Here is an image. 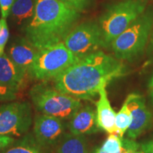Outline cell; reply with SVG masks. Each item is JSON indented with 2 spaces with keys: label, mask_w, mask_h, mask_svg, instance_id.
I'll use <instances>...</instances> for the list:
<instances>
[{
  "label": "cell",
  "mask_w": 153,
  "mask_h": 153,
  "mask_svg": "<svg viewBox=\"0 0 153 153\" xmlns=\"http://www.w3.org/2000/svg\"><path fill=\"white\" fill-rule=\"evenodd\" d=\"M49 148L42 146L32 134H25L0 153H50Z\"/></svg>",
  "instance_id": "cell-15"
},
{
  "label": "cell",
  "mask_w": 153,
  "mask_h": 153,
  "mask_svg": "<svg viewBox=\"0 0 153 153\" xmlns=\"http://www.w3.org/2000/svg\"><path fill=\"white\" fill-rule=\"evenodd\" d=\"M18 89L6 87L0 84V102H8L14 101L17 98Z\"/></svg>",
  "instance_id": "cell-20"
},
{
  "label": "cell",
  "mask_w": 153,
  "mask_h": 153,
  "mask_svg": "<svg viewBox=\"0 0 153 153\" xmlns=\"http://www.w3.org/2000/svg\"><path fill=\"white\" fill-rule=\"evenodd\" d=\"M65 131V125L60 118L41 114L34 119L33 135L39 144L50 148L60 142Z\"/></svg>",
  "instance_id": "cell-10"
},
{
  "label": "cell",
  "mask_w": 153,
  "mask_h": 153,
  "mask_svg": "<svg viewBox=\"0 0 153 153\" xmlns=\"http://www.w3.org/2000/svg\"><path fill=\"white\" fill-rule=\"evenodd\" d=\"M124 103L132 115L131 123L126 132L127 136L135 140L152 125V113L147 107L144 97L140 94H130Z\"/></svg>",
  "instance_id": "cell-9"
},
{
  "label": "cell",
  "mask_w": 153,
  "mask_h": 153,
  "mask_svg": "<svg viewBox=\"0 0 153 153\" xmlns=\"http://www.w3.org/2000/svg\"><path fill=\"white\" fill-rule=\"evenodd\" d=\"M140 147L144 153H153V139L143 143Z\"/></svg>",
  "instance_id": "cell-26"
},
{
  "label": "cell",
  "mask_w": 153,
  "mask_h": 153,
  "mask_svg": "<svg viewBox=\"0 0 153 153\" xmlns=\"http://www.w3.org/2000/svg\"><path fill=\"white\" fill-rule=\"evenodd\" d=\"M37 0H15L11 7L10 15L16 25L28 24L35 11Z\"/></svg>",
  "instance_id": "cell-16"
},
{
  "label": "cell",
  "mask_w": 153,
  "mask_h": 153,
  "mask_svg": "<svg viewBox=\"0 0 153 153\" xmlns=\"http://www.w3.org/2000/svg\"><path fill=\"white\" fill-rule=\"evenodd\" d=\"M33 123L28 101H8L0 106V135L22 137Z\"/></svg>",
  "instance_id": "cell-7"
},
{
  "label": "cell",
  "mask_w": 153,
  "mask_h": 153,
  "mask_svg": "<svg viewBox=\"0 0 153 153\" xmlns=\"http://www.w3.org/2000/svg\"><path fill=\"white\" fill-rule=\"evenodd\" d=\"M150 53H152L153 55V30L151 32V36H150Z\"/></svg>",
  "instance_id": "cell-27"
},
{
  "label": "cell",
  "mask_w": 153,
  "mask_h": 153,
  "mask_svg": "<svg viewBox=\"0 0 153 153\" xmlns=\"http://www.w3.org/2000/svg\"><path fill=\"white\" fill-rule=\"evenodd\" d=\"M15 0H0V11L1 18L7 19Z\"/></svg>",
  "instance_id": "cell-24"
},
{
  "label": "cell",
  "mask_w": 153,
  "mask_h": 153,
  "mask_svg": "<svg viewBox=\"0 0 153 153\" xmlns=\"http://www.w3.org/2000/svg\"><path fill=\"white\" fill-rule=\"evenodd\" d=\"M57 145V153H88L87 141L84 135L65 134Z\"/></svg>",
  "instance_id": "cell-17"
},
{
  "label": "cell",
  "mask_w": 153,
  "mask_h": 153,
  "mask_svg": "<svg viewBox=\"0 0 153 153\" xmlns=\"http://www.w3.org/2000/svg\"><path fill=\"white\" fill-rule=\"evenodd\" d=\"M153 27V11H147L135 19L111 44L119 60L133 61L143 54Z\"/></svg>",
  "instance_id": "cell-3"
},
{
  "label": "cell",
  "mask_w": 153,
  "mask_h": 153,
  "mask_svg": "<svg viewBox=\"0 0 153 153\" xmlns=\"http://www.w3.org/2000/svg\"><path fill=\"white\" fill-rule=\"evenodd\" d=\"M79 12L83 11L89 6V0H60Z\"/></svg>",
  "instance_id": "cell-22"
},
{
  "label": "cell",
  "mask_w": 153,
  "mask_h": 153,
  "mask_svg": "<svg viewBox=\"0 0 153 153\" xmlns=\"http://www.w3.org/2000/svg\"><path fill=\"white\" fill-rule=\"evenodd\" d=\"M68 128L70 133L77 135L97 133L101 129L97 123V112L91 106H82L70 118Z\"/></svg>",
  "instance_id": "cell-11"
},
{
  "label": "cell",
  "mask_w": 153,
  "mask_h": 153,
  "mask_svg": "<svg viewBox=\"0 0 153 153\" xmlns=\"http://www.w3.org/2000/svg\"><path fill=\"white\" fill-rule=\"evenodd\" d=\"M137 153H144V152H143V151H142V150H141V149H140V150L138 151V152H137Z\"/></svg>",
  "instance_id": "cell-33"
},
{
  "label": "cell",
  "mask_w": 153,
  "mask_h": 153,
  "mask_svg": "<svg viewBox=\"0 0 153 153\" xmlns=\"http://www.w3.org/2000/svg\"><path fill=\"white\" fill-rule=\"evenodd\" d=\"M121 152H122V151H121V152H118V153H121ZM94 153H107V152H104V151H103V150H101L100 148H97V150H95Z\"/></svg>",
  "instance_id": "cell-29"
},
{
  "label": "cell",
  "mask_w": 153,
  "mask_h": 153,
  "mask_svg": "<svg viewBox=\"0 0 153 153\" xmlns=\"http://www.w3.org/2000/svg\"><path fill=\"white\" fill-rule=\"evenodd\" d=\"M150 96L151 102H152V106H153V89H152V90H151V91H150Z\"/></svg>",
  "instance_id": "cell-30"
},
{
  "label": "cell",
  "mask_w": 153,
  "mask_h": 153,
  "mask_svg": "<svg viewBox=\"0 0 153 153\" xmlns=\"http://www.w3.org/2000/svg\"><path fill=\"white\" fill-rule=\"evenodd\" d=\"M148 87L150 88V89H153V74H152V77L150 78V81H149V83H148Z\"/></svg>",
  "instance_id": "cell-28"
},
{
  "label": "cell",
  "mask_w": 153,
  "mask_h": 153,
  "mask_svg": "<svg viewBox=\"0 0 153 153\" xmlns=\"http://www.w3.org/2000/svg\"><path fill=\"white\" fill-rule=\"evenodd\" d=\"M2 19V18H1ZM9 31L7 19H2V26L0 31V50L4 51V47L9 40Z\"/></svg>",
  "instance_id": "cell-23"
},
{
  "label": "cell",
  "mask_w": 153,
  "mask_h": 153,
  "mask_svg": "<svg viewBox=\"0 0 153 153\" xmlns=\"http://www.w3.org/2000/svg\"><path fill=\"white\" fill-rule=\"evenodd\" d=\"M38 50L26 38H18L9 47L7 55L9 59L25 74L35 58Z\"/></svg>",
  "instance_id": "cell-12"
},
{
  "label": "cell",
  "mask_w": 153,
  "mask_h": 153,
  "mask_svg": "<svg viewBox=\"0 0 153 153\" xmlns=\"http://www.w3.org/2000/svg\"><path fill=\"white\" fill-rule=\"evenodd\" d=\"M123 137L116 133L110 134L100 149L107 153H118L123 150L122 146Z\"/></svg>",
  "instance_id": "cell-19"
},
{
  "label": "cell",
  "mask_w": 153,
  "mask_h": 153,
  "mask_svg": "<svg viewBox=\"0 0 153 153\" xmlns=\"http://www.w3.org/2000/svg\"><path fill=\"white\" fill-rule=\"evenodd\" d=\"M26 74L11 61L7 53L0 56V84L6 87L20 89Z\"/></svg>",
  "instance_id": "cell-14"
},
{
  "label": "cell",
  "mask_w": 153,
  "mask_h": 153,
  "mask_svg": "<svg viewBox=\"0 0 153 153\" xmlns=\"http://www.w3.org/2000/svg\"><path fill=\"white\" fill-rule=\"evenodd\" d=\"M63 43L79 59L104 48L99 25L94 22H84L74 26Z\"/></svg>",
  "instance_id": "cell-8"
},
{
  "label": "cell",
  "mask_w": 153,
  "mask_h": 153,
  "mask_svg": "<svg viewBox=\"0 0 153 153\" xmlns=\"http://www.w3.org/2000/svg\"><path fill=\"white\" fill-rule=\"evenodd\" d=\"M15 139L9 135H0V152L14 142Z\"/></svg>",
  "instance_id": "cell-25"
},
{
  "label": "cell",
  "mask_w": 153,
  "mask_h": 153,
  "mask_svg": "<svg viewBox=\"0 0 153 153\" xmlns=\"http://www.w3.org/2000/svg\"><path fill=\"white\" fill-rule=\"evenodd\" d=\"M123 150L121 153H137L140 150V145L135 140L131 139L129 137L123 138L122 140Z\"/></svg>",
  "instance_id": "cell-21"
},
{
  "label": "cell",
  "mask_w": 153,
  "mask_h": 153,
  "mask_svg": "<svg viewBox=\"0 0 153 153\" xmlns=\"http://www.w3.org/2000/svg\"><path fill=\"white\" fill-rule=\"evenodd\" d=\"M4 53V52L3 51H1V50H0V56H1V55H3Z\"/></svg>",
  "instance_id": "cell-32"
},
{
  "label": "cell",
  "mask_w": 153,
  "mask_h": 153,
  "mask_svg": "<svg viewBox=\"0 0 153 153\" xmlns=\"http://www.w3.org/2000/svg\"><path fill=\"white\" fill-rule=\"evenodd\" d=\"M147 0H124L111 6L99 19L104 48L111 44L145 12Z\"/></svg>",
  "instance_id": "cell-5"
},
{
  "label": "cell",
  "mask_w": 153,
  "mask_h": 153,
  "mask_svg": "<svg viewBox=\"0 0 153 153\" xmlns=\"http://www.w3.org/2000/svg\"><path fill=\"white\" fill-rule=\"evenodd\" d=\"M79 16V11L60 0H37L33 16L24 27L25 38L37 50L63 42Z\"/></svg>",
  "instance_id": "cell-2"
},
{
  "label": "cell",
  "mask_w": 153,
  "mask_h": 153,
  "mask_svg": "<svg viewBox=\"0 0 153 153\" xmlns=\"http://www.w3.org/2000/svg\"><path fill=\"white\" fill-rule=\"evenodd\" d=\"M1 26H2V19H0V31H1Z\"/></svg>",
  "instance_id": "cell-31"
},
{
  "label": "cell",
  "mask_w": 153,
  "mask_h": 153,
  "mask_svg": "<svg viewBox=\"0 0 153 153\" xmlns=\"http://www.w3.org/2000/svg\"><path fill=\"white\" fill-rule=\"evenodd\" d=\"M121 60L98 51L80 58L53 79L57 90L82 100H93L99 90L124 76Z\"/></svg>",
  "instance_id": "cell-1"
},
{
  "label": "cell",
  "mask_w": 153,
  "mask_h": 153,
  "mask_svg": "<svg viewBox=\"0 0 153 153\" xmlns=\"http://www.w3.org/2000/svg\"><path fill=\"white\" fill-rule=\"evenodd\" d=\"M132 115L131 111L124 103L119 111L116 114L115 126L117 129V135L123 137V135L127 132L131 123Z\"/></svg>",
  "instance_id": "cell-18"
},
{
  "label": "cell",
  "mask_w": 153,
  "mask_h": 153,
  "mask_svg": "<svg viewBox=\"0 0 153 153\" xmlns=\"http://www.w3.org/2000/svg\"><path fill=\"white\" fill-rule=\"evenodd\" d=\"M96 104L97 123L101 131H104L109 134H117V129L115 126L116 114L111 106L106 87H102L99 90V99Z\"/></svg>",
  "instance_id": "cell-13"
},
{
  "label": "cell",
  "mask_w": 153,
  "mask_h": 153,
  "mask_svg": "<svg viewBox=\"0 0 153 153\" xmlns=\"http://www.w3.org/2000/svg\"><path fill=\"white\" fill-rule=\"evenodd\" d=\"M79 60L63 42L38 50L28 74L32 79L48 81L54 79Z\"/></svg>",
  "instance_id": "cell-6"
},
{
  "label": "cell",
  "mask_w": 153,
  "mask_h": 153,
  "mask_svg": "<svg viewBox=\"0 0 153 153\" xmlns=\"http://www.w3.org/2000/svg\"><path fill=\"white\" fill-rule=\"evenodd\" d=\"M29 97L38 111L62 120L70 119L82 106L80 99L61 92L44 81L30 89Z\"/></svg>",
  "instance_id": "cell-4"
}]
</instances>
